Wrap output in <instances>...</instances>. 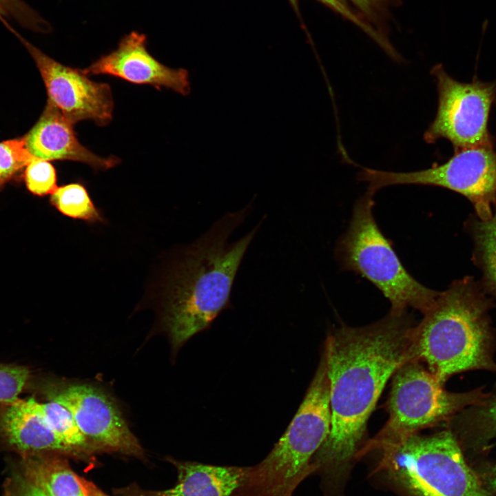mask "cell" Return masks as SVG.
Wrapping results in <instances>:
<instances>
[{
  "label": "cell",
  "instance_id": "obj_1",
  "mask_svg": "<svg viewBox=\"0 0 496 496\" xmlns=\"http://www.w3.org/2000/svg\"><path fill=\"white\" fill-rule=\"evenodd\" d=\"M412 320L389 313L369 325H342L322 353L330 389V432L311 461L327 496L340 493L358 457L369 417L389 378L415 358ZM416 359V358H415Z\"/></svg>",
  "mask_w": 496,
  "mask_h": 496
},
{
  "label": "cell",
  "instance_id": "obj_23",
  "mask_svg": "<svg viewBox=\"0 0 496 496\" xmlns=\"http://www.w3.org/2000/svg\"><path fill=\"white\" fill-rule=\"evenodd\" d=\"M31 373L28 367L0 363V406L17 399L28 386Z\"/></svg>",
  "mask_w": 496,
  "mask_h": 496
},
{
  "label": "cell",
  "instance_id": "obj_10",
  "mask_svg": "<svg viewBox=\"0 0 496 496\" xmlns=\"http://www.w3.org/2000/svg\"><path fill=\"white\" fill-rule=\"evenodd\" d=\"M48 400L65 406L89 443L96 451L118 452L144 457L143 450L119 409L100 389L89 384L48 386Z\"/></svg>",
  "mask_w": 496,
  "mask_h": 496
},
{
  "label": "cell",
  "instance_id": "obj_19",
  "mask_svg": "<svg viewBox=\"0 0 496 496\" xmlns=\"http://www.w3.org/2000/svg\"><path fill=\"white\" fill-rule=\"evenodd\" d=\"M39 405L46 423L63 442L83 455L96 451L82 434L73 415L65 406L53 400L39 402Z\"/></svg>",
  "mask_w": 496,
  "mask_h": 496
},
{
  "label": "cell",
  "instance_id": "obj_29",
  "mask_svg": "<svg viewBox=\"0 0 496 496\" xmlns=\"http://www.w3.org/2000/svg\"><path fill=\"white\" fill-rule=\"evenodd\" d=\"M490 483L491 486L496 490V464L493 467L490 472Z\"/></svg>",
  "mask_w": 496,
  "mask_h": 496
},
{
  "label": "cell",
  "instance_id": "obj_11",
  "mask_svg": "<svg viewBox=\"0 0 496 496\" xmlns=\"http://www.w3.org/2000/svg\"><path fill=\"white\" fill-rule=\"evenodd\" d=\"M40 72L48 101L74 125L92 120L99 125L112 119L114 101L110 86L90 79L83 70L64 65L20 38Z\"/></svg>",
  "mask_w": 496,
  "mask_h": 496
},
{
  "label": "cell",
  "instance_id": "obj_25",
  "mask_svg": "<svg viewBox=\"0 0 496 496\" xmlns=\"http://www.w3.org/2000/svg\"><path fill=\"white\" fill-rule=\"evenodd\" d=\"M3 496H48L37 484L14 467L3 484Z\"/></svg>",
  "mask_w": 496,
  "mask_h": 496
},
{
  "label": "cell",
  "instance_id": "obj_3",
  "mask_svg": "<svg viewBox=\"0 0 496 496\" xmlns=\"http://www.w3.org/2000/svg\"><path fill=\"white\" fill-rule=\"evenodd\" d=\"M492 299L481 282L466 276L440 292L413 330L415 358L443 384L470 370L496 371L494 333L488 315Z\"/></svg>",
  "mask_w": 496,
  "mask_h": 496
},
{
  "label": "cell",
  "instance_id": "obj_21",
  "mask_svg": "<svg viewBox=\"0 0 496 496\" xmlns=\"http://www.w3.org/2000/svg\"><path fill=\"white\" fill-rule=\"evenodd\" d=\"M33 158L26 147L24 136L0 142V191Z\"/></svg>",
  "mask_w": 496,
  "mask_h": 496
},
{
  "label": "cell",
  "instance_id": "obj_13",
  "mask_svg": "<svg viewBox=\"0 0 496 496\" xmlns=\"http://www.w3.org/2000/svg\"><path fill=\"white\" fill-rule=\"evenodd\" d=\"M0 448L19 456L56 453L83 455L63 442L50 428L34 397L17 399L0 406Z\"/></svg>",
  "mask_w": 496,
  "mask_h": 496
},
{
  "label": "cell",
  "instance_id": "obj_12",
  "mask_svg": "<svg viewBox=\"0 0 496 496\" xmlns=\"http://www.w3.org/2000/svg\"><path fill=\"white\" fill-rule=\"evenodd\" d=\"M88 74H108L135 84L165 87L183 95L190 91L188 72L162 64L147 51L144 34L132 32L117 48L83 70Z\"/></svg>",
  "mask_w": 496,
  "mask_h": 496
},
{
  "label": "cell",
  "instance_id": "obj_24",
  "mask_svg": "<svg viewBox=\"0 0 496 496\" xmlns=\"http://www.w3.org/2000/svg\"><path fill=\"white\" fill-rule=\"evenodd\" d=\"M13 17L29 28L41 30L45 22L20 0H0V19Z\"/></svg>",
  "mask_w": 496,
  "mask_h": 496
},
{
  "label": "cell",
  "instance_id": "obj_28",
  "mask_svg": "<svg viewBox=\"0 0 496 496\" xmlns=\"http://www.w3.org/2000/svg\"><path fill=\"white\" fill-rule=\"evenodd\" d=\"M79 482L82 487L85 496H109L93 482L78 475Z\"/></svg>",
  "mask_w": 496,
  "mask_h": 496
},
{
  "label": "cell",
  "instance_id": "obj_20",
  "mask_svg": "<svg viewBox=\"0 0 496 496\" xmlns=\"http://www.w3.org/2000/svg\"><path fill=\"white\" fill-rule=\"evenodd\" d=\"M464 437L472 443H486L496 437V395L487 397L462 417Z\"/></svg>",
  "mask_w": 496,
  "mask_h": 496
},
{
  "label": "cell",
  "instance_id": "obj_22",
  "mask_svg": "<svg viewBox=\"0 0 496 496\" xmlns=\"http://www.w3.org/2000/svg\"><path fill=\"white\" fill-rule=\"evenodd\" d=\"M24 181L32 194L43 196L57 189L56 172L48 161L34 157L25 167Z\"/></svg>",
  "mask_w": 496,
  "mask_h": 496
},
{
  "label": "cell",
  "instance_id": "obj_2",
  "mask_svg": "<svg viewBox=\"0 0 496 496\" xmlns=\"http://www.w3.org/2000/svg\"><path fill=\"white\" fill-rule=\"evenodd\" d=\"M250 210L249 204L227 213L172 266L165 289L163 322L174 350L207 329L229 304L240 264L260 223L234 242L229 236Z\"/></svg>",
  "mask_w": 496,
  "mask_h": 496
},
{
  "label": "cell",
  "instance_id": "obj_15",
  "mask_svg": "<svg viewBox=\"0 0 496 496\" xmlns=\"http://www.w3.org/2000/svg\"><path fill=\"white\" fill-rule=\"evenodd\" d=\"M177 481L164 490H144L132 486L119 490L123 496H233L244 477L246 467L220 466L169 458Z\"/></svg>",
  "mask_w": 496,
  "mask_h": 496
},
{
  "label": "cell",
  "instance_id": "obj_18",
  "mask_svg": "<svg viewBox=\"0 0 496 496\" xmlns=\"http://www.w3.org/2000/svg\"><path fill=\"white\" fill-rule=\"evenodd\" d=\"M50 203L63 215L88 223H101L104 218L92 200L85 187L71 183L58 187L51 194Z\"/></svg>",
  "mask_w": 496,
  "mask_h": 496
},
{
  "label": "cell",
  "instance_id": "obj_14",
  "mask_svg": "<svg viewBox=\"0 0 496 496\" xmlns=\"http://www.w3.org/2000/svg\"><path fill=\"white\" fill-rule=\"evenodd\" d=\"M70 122L48 101L39 119L24 136L30 154L45 161H72L85 163L95 170H106L120 163L115 156H99L78 140Z\"/></svg>",
  "mask_w": 496,
  "mask_h": 496
},
{
  "label": "cell",
  "instance_id": "obj_7",
  "mask_svg": "<svg viewBox=\"0 0 496 496\" xmlns=\"http://www.w3.org/2000/svg\"><path fill=\"white\" fill-rule=\"evenodd\" d=\"M417 359H411L394 373L387 403L389 417L382 429L362 447L358 457L451 418L463 409L481 403L480 389L452 393Z\"/></svg>",
  "mask_w": 496,
  "mask_h": 496
},
{
  "label": "cell",
  "instance_id": "obj_8",
  "mask_svg": "<svg viewBox=\"0 0 496 496\" xmlns=\"http://www.w3.org/2000/svg\"><path fill=\"white\" fill-rule=\"evenodd\" d=\"M360 180L368 191L395 185H429L445 188L466 197L480 220H488L496 208V151L495 145L456 150L442 164L409 172H394L362 167Z\"/></svg>",
  "mask_w": 496,
  "mask_h": 496
},
{
  "label": "cell",
  "instance_id": "obj_9",
  "mask_svg": "<svg viewBox=\"0 0 496 496\" xmlns=\"http://www.w3.org/2000/svg\"><path fill=\"white\" fill-rule=\"evenodd\" d=\"M435 79L438 103L435 118L424 134L427 143L444 138L455 151L481 145H495L488 130L491 108L496 102V81L474 78L460 82L451 77L441 64L431 72Z\"/></svg>",
  "mask_w": 496,
  "mask_h": 496
},
{
  "label": "cell",
  "instance_id": "obj_5",
  "mask_svg": "<svg viewBox=\"0 0 496 496\" xmlns=\"http://www.w3.org/2000/svg\"><path fill=\"white\" fill-rule=\"evenodd\" d=\"M380 468L404 496H490L450 430L380 448Z\"/></svg>",
  "mask_w": 496,
  "mask_h": 496
},
{
  "label": "cell",
  "instance_id": "obj_17",
  "mask_svg": "<svg viewBox=\"0 0 496 496\" xmlns=\"http://www.w3.org/2000/svg\"><path fill=\"white\" fill-rule=\"evenodd\" d=\"M466 227L474 242L473 260L482 271L486 292L496 298V208L488 220L471 217Z\"/></svg>",
  "mask_w": 496,
  "mask_h": 496
},
{
  "label": "cell",
  "instance_id": "obj_4",
  "mask_svg": "<svg viewBox=\"0 0 496 496\" xmlns=\"http://www.w3.org/2000/svg\"><path fill=\"white\" fill-rule=\"evenodd\" d=\"M331 428L330 389L325 359L286 431L259 463L247 466L233 496H292L313 474L311 461Z\"/></svg>",
  "mask_w": 496,
  "mask_h": 496
},
{
  "label": "cell",
  "instance_id": "obj_6",
  "mask_svg": "<svg viewBox=\"0 0 496 496\" xmlns=\"http://www.w3.org/2000/svg\"><path fill=\"white\" fill-rule=\"evenodd\" d=\"M374 195L367 191L355 204L349 226L338 242L337 258L343 269L366 278L384 294L391 313L402 314L407 307L424 313L440 292L422 285L404 267L373 217Z\"/></svg>",
  "mask_w": 496,
  "mask_h": 496
},
{
  "label": "cell",
  "instance_id": "obj_16",
  "mask_svg": "<svg viewBox=\"0 0 496 496\" xmlns=\"http://www.w3.org/2000/svg\"><path fill=\"white\" fill-rule=\"evenodd\" d=\"M13 467L48 496H85L78 475L63 455L37 453L19 456Z\"/></svg>",
  "mask_w": 496,
  "mask_h": 496
},
{
  "label": "cell",
  "instance_id": "obj_27",
  "mask_svg": "<svg viewBox=\"0 0 496 496\" xmlns=\"http://www.w3.org/2000/svg\"><path fill=\"white\" fill-rule=\"evenodd\" d=\"M364 15L370 19L375 18L378 12L386 3L387 0H349Z\"/></svg>",
  "mask_w": 496,
  "mask_h": 496
},
{
  "label": "cell",
  "instance_id": "obj_26",
  "mask_svg": "<svg viewBox=\"0 0 496 496\" xmlns=\"http://www.w3.org/2000/svg\"><path fill=\"white\" fill-rule=\"evenodd\" d=\"M291 3L296 5L297 0H289ZM324 4L335 12L341 14L347 19L358 25L370 37H371L380 47H384L387 43V38L382 33L376 30L373 27L365 22L353 12L348 6H347L340 0H317Z\"/></svg>",
  "mask_w": 496,
  "mask_h": 496
}]
</instances>
